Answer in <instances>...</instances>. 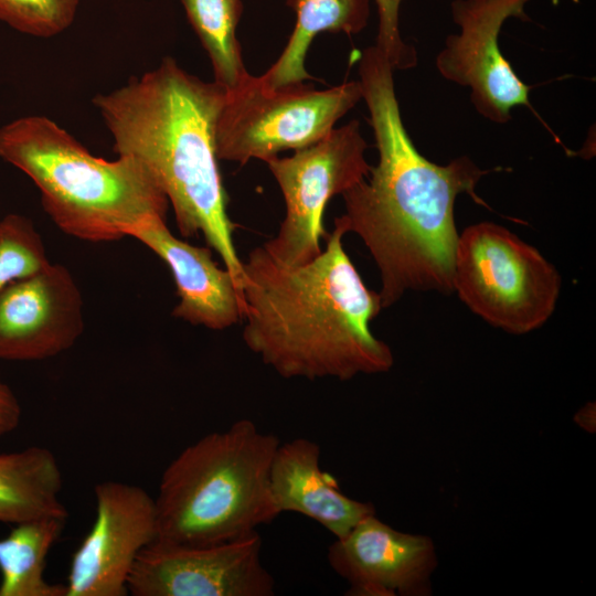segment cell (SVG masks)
Segmentation results:
<instances>
[{
  "mask_svg": "<svg viewBox=\"0 0 596 596\" xmlns=\"http://www.w3.org/2000/svg\"><path fill=\"white\" fill-rule=\"evenodd\" d=\"M358 72L379 160L342 194L345 212L334 225L358 235L370 252L381 277L382 309L411 290L451 294L459 235L455 202L467 193L486 205L475 189L487 171L467 156L440 166L418 152L402 121L394 70L376 46L360 53Z\"/></svg>",
  "mask_w": 596,
  "mask_h": 596,
  "instance_id": "obj_1",
  "label": "cell"
},
{
  "mask_svg": "<svg viewBox=\"0 0 596 596\" xmlns=\"http://www.w3.org/2000/svg\"><path fill=\"white\" fill-rule=\"evenodd\" d=\"M334 225L321 253L302 265L273 258L262 246L243 262V340L285 379L348 381L391 370V348L370 324L382 310L343 247Z\"/></svg>",
  "mask_w": 596,
  "mask_h": 596,
  "instance_id": "obj_2",
  "label": "cell"
},
{
  "mask_svg": "<svg viewBox=\"0 0 596 596\" xmlns=\"http://www.w3.org/2000/svg\"><path fill=\"white\" fill-rule=\"evenodd\" d=\"M226 88L204 82L164 57L152 71L98 94L93 105L118 156L141 161L171 204L183 237L202 235L243 285V260L233 241L228 196L215 150V125Z\"/></svg>",
  "mask_w": 596,
  "mask_h": 596,
  "instance_id": "obj_3",
  "label": "cell"
},
{
  "mask_svg": "<svg viewBox=\"0 0 596 596\" xmlns=\"http://www.w3.org/2000/svg\"><path fill=\"white\" fill-rule=\"evenodd\" d=\"M0 158L34 182L46 214L72 237L111 242L150 217L167 219L168 198L141 161L97 158L45 116L2 126Z\"/></svg>",
  "mask_w": 596,
  "mask_h": 596,
  "instance_id": "obj_4",
  "label": "cell"
},
{
  "mask_svg": "<svg viewBox=\"0 0 596 596\" xmlns=\"http://www.w3.org/2000/svg\"><path fill=\"white\" fill-rule=\"evenodd\" d=\"M279 438L249 419L210 433L164 469L156 542L209 545L245 538L278 515L269 471Z\"/></svg>",
  "mask_w": 596,
  "mask_h": 596,
  "instance_id": "obj_5",
  "label": "cell"
},
{
  "mask_svg": "<svg viewBox=\"0 0 596 596\" xmlns=\"http://www.w3.org/2000/svg\"><path fill=\"white\" fill-rule=\"evenodd\" d=\"M453 285L459 299L490 326L525 334L552 317L562 278L517 234L497 223L479 222L458 235Z\"/></svg>",
  "mask_w": 596,
  "mask_h": 596,
  "instance_id": "obj_6",
  "label": "cell"
},
{
  "mask_svg": "<svg viewBox=\"0 0 596 596\" xmlns=\"http://www.w3.org/2000/svg\"><path fill=\"white\" fill-rule=\"evenodd\" d=\"M361 99L359 81L327 89L304 82L274 88L248 73L226 89L215 125L217 159L267 162L281 151L305 148L328 135Z\"/></svg>",
  "mask_w": 596,
  "mask_h": 596,
  "instance_id": "obj_7",
  "label": "cell"
},
{
  "mask_svg": "<svg viewBox=\"0 0 596 596\" xmlns=\"http://www.w3.org/2000/svg\"><path fill=\"white\" fill-rule=\"evenodd\" d=\"M366 148L359 121L351 120L290 157L266 162L286 205L277 234L263 245L273 258L296 266L321 253L326 206L369 175Z\"/></svg>",
  "mask_w": 596,
  "mask_h": 596,
  "instance_id": "obj_8",
  "label": "cell"
},
{
  "mask_svg": "<svg viewBox=\"0 0 596 596\" xmlns=\"http://www.w3.org/2000/svg\"><path fill=\"white\" fill-rule=\"evenodd\" d=\"M262 538L209 545L152 542L128 578L134 596H273L275 579L262 562Z\"/></svg>",
  "mask_w": 596,
  "mask_h": 596,
  "instance_id": "obj_9",
  "label": "cell"
},
{
  "mask_svg": "<svg viewBox=\"0 0 596 596\" xmlns=\"http://www.w3.org/2000/svg\"><path fill=\"white\" fill-rule=\"evenodd\" d=\"M530 0H454L451 17L459 32L437 54L439 74L470 89L476 110L503 124L517 106H530V87L514 73L499 49V33L509 18L528 19Z\"/></svg>",
  "mask_w": 596,
  "mask_h": 596,
  "instance_id": "obj_10",
  "label": "cell"
},
{
  "mask_svg": "<svg viewBox=\"0 0 596 596\" xmlns=\"http://www.w3.org/2000/svg\"><path fill=\"white\" fill-rule=\"evenodd\" d=\"M96 518L74 552L66 596H125L140 552L157 539L155 499L119 481L96 485Z\"/></svg>",
  "mask_w": 596,
  "mask_h": 596,
  "instance_id": "obj_11",
  "label": "cell"
},
{
  "mask_svg": "<svg viewBox=\"0 0 596 596\" xmlns=\"http://www.w3.org/2000/svg\"><path fill=\"white\" fill-rule=\"evenodd\" d=\"M84 331L83 298L71 272L50 263L0 292V360L41 361Z\"/></svg>",
  "mask_w": 596,
  "mask_h": 596,
  "instance_id": "obj_12",
  "label": "cell"
},
{
  "mask_svg": "<svg viewBox=\"0 0 596 596\" xmlns=\"http://www.w3.org/2000/svg\"><path fill=\"white\" fill-rule=\"evenodd\" d=\"M330 567L350 584V595L430 594L437 560L433 541L397 531L371 514L328 549Z\"/></svg>",
  "mask_w": 596,
  "mask_h": 596,
  "instance_id": "obj_13",
  "label": "cell"
},
{
  "mask_svg": "<svg viewBox=\"0 0 596 596\" xmlns=\"http://www.w3.org/2000/svg\"><path fill=\"white\" fill-rule=\"evenodd\" d=\"M141 242L169 267L179 296L174 318L211 330H224L243 318L242 292L231 273L214 259L209 246L175 237L166 219L153 216L129 235Z\"/></svg>",
  "mask_w": 596,
  "mask_h": 596,
  "instance_id": "obj_14",
  "label": "cell"
},
{
  "mask_svg": "<svg viewBox=\"0 0 596 596\" xmlns=\"http://www.w3.org/2000/svg\"><path fill=\"white\" fill-rule=\"evenodd\" d=\"M269 490L278 511L296 512L342 539L364 518L375 514L370 502L347 497L320 467V447L298 437L279 443L270 466Z\"/></svg>",
  "mask_w": 596,
  "mask_h": 596,
  "instance_id": "obj_15",
  "label": "cell"
},
{
  "mask_svg": "<svg viewBox=\"0 0 596 596\" xmlns=\"http://www.w3.org/2000/svg\"><path fill=\"white\" fill-rule=\"evenodd\" d=\"M62 472L54 454L44 447L0 454V522L65 517L60 499Z\"/></svg>",
  "mask_w": 596,
  "mask_h": 596,
  "instance_id": "obj_16",
  "label": "cell"
},
{
  "mask_svg": "<svg viewBox=\"0 0 596 596\" xmlns=\"http://www.w3.org/2000/svg\"><path fill=\"white\" fill-rule=\"evenodd\" d=\"M297 15L295 29L278 60L260 75L270 87L312 78L305 67L310 43L320 32H361L370 15L369 0H287Z\"/></svg>",
  "mask_w": 596,
  "mask_h": 596,
  "instance_id": "obj_17",
  "label": "cell"
},
{
  "mask_svg": "<svg viewBox=\"0 0 596 596\" xmlns=\"http://www.w3.org/2000/svg\"><path fill=\"white\" fill-rule=\"evenodd\" d=\"M67 518L45 517L14 524L0 540V596H66V587L44 578L46 556Z\"/></svg>",
  "mask_w": 596,
  "mask_h": 596,
  "instance_id": "obj_18",
  "label": "cell"
},
{
  "mask_svg": "<svg viewBox=\"0 0 596 596\" xmlns=\"http://www.w3.org/2000/svg\"><path fill=\"white\" fill-rule=\"evenodd\" d=\"M188 19L206 51L214 82L235 88L248 74L236 36L241 0H180Z\"/></svg>",
  "mask_w": 596,
  "mask_h": 596,
  "instance_id": "obj_19",
  "label": "cell"
},
{
  "mask_svg": "<svg viewBox=\"0 0 596 596\" xmlns=\"http://www.w3.org/2000/svg\"><path fill=\"white\" fill-rule=\"evenodd\" d=\"M50 263L43 240L29 217L10 213L0 219V292Z\"/></svg>",
  "mask_w": 596,
  "mask_h": 596,
  "instance_id": "obj_20",
  "label": "cell"
},
{
  "mask_svg": "<svg viewBox=\"0 0 596 596\" xmlns=\"http://www.w3.org/2000/svg\"><path fill=\"white\" fill-rule=\"evenodd\" d=\"M79 0H0V20L19 32L54 36L74 21Z\"/></svg>",
  "mask_w": 596,
  "mask_h": 596,
  "instance_id": "obj_21",
  "label": "cell"
},
{
  "mask_svg": "<svg viewBox=\"0 0 596 596\" xmlns=\"http://www.w3.org/2000/svg\"><path fill=\"white\" fill-rule=\"evenodd\" d=\"M402 0H375L379 13L376 47L384 54L392 68L406 70L417 63L416 51L406 44L400 33V6Z\"/></svg>",
  "mask_w": 596,
  "mask_h": 596,
  "instance_id": "obj_22",
  "label": "cell"
},
{
  "mask_svg": "<svg viewBox=\"0 0 596 596\" xmlns=\"http://www.w3.org/2000/svg\"><path fill=\"white\" fill-rule=\"evenodd\" d=\"M21 415L22 411L18 397L0 376V439L19 426Z\"/></svg>",
  "mask_w": 596,
  "mask_h": 596,
  "instance_id": "obj_23",
  "label": "cell"
}]
</instances>
